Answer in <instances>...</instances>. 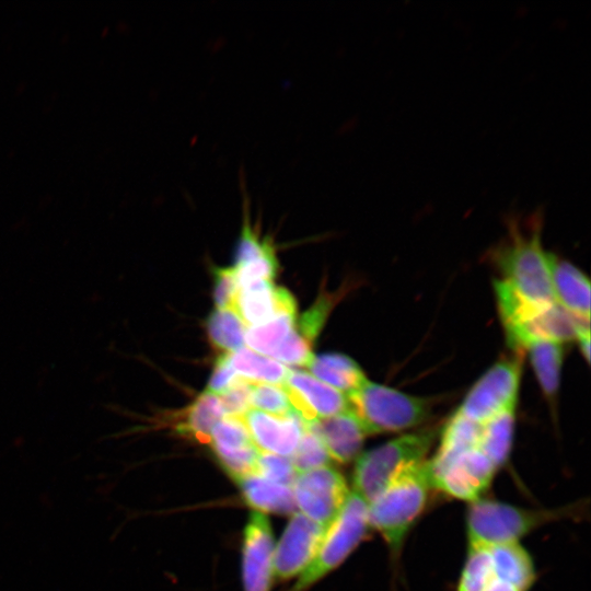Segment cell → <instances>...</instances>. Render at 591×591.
Here are the masks:
<instances>
[{"label": "cell", "mask_w": 591, "mask_h": 591, "mask_svg": "<svg viewBox=\"0 0 591 591\" xmlns=\"http://www.w3.org/2000/svg\"><path fill=\"white\" fill-rule=\"evenodd\" d=\"M508 233L490 255L501 274L495 294L503 327L554 302L549 252L542 244L543 211L506 218Z\"/></svg>", "instance_id": "1"}, {"label": "cell", "mask_w": 591, "mask_h": 591, "mask_svg": "<svg viewBox=\"0 0 591 591\" xmlns=\"http://www.w3.org/2000/svg\"><path fill=\"white\" fill-rule=\"evenodd\" d=\"M432 489L426 459L398 471L368 503L369 526L382 535L392 555L402 551Z\"/></svg>", "instance_id": "2"}, {"label": "cell", "mask_w": 591, "mask_h": 591, "mask_svg": "<svg viewBox=\"0 0 591 591\" xmlns=\"http://www.w3.org/2000/svg\"><path fill=\"white\" fill-rule=\"evenodd\" d=\"M573 505L556 509H528L480 498L470 503L466 518L468 547L520 543L542 525L572 517Z\"/></svg>", "instance_id": "3"}, {"label": "cell", "mask_w": 591, "mask_h": 591, "mask_svg": "<svg viewBox=\"0 0 591 591\" xmlns=\"http://www.w3.org/2000/svg\"><path fill=\"white\" fill-rule=\"evenodd\" d=\"M349 409L367 434L402 432L420 426L432 410V399L406 394L368 379L347 395Z\"/></svg>", "instance_id": "4"}, {"label": "cell", "mask_w": 591, "mask_h": 591, "mask_svg": "<svg viewBox=\"0 0 591 591\" xmlns=\"http://www.w3.org/2000/svg\"><path fill=\"white\" fill-rule=\"evenodd\" d=\"M438 436L433 427L401 434L361 453L352 475V490L369 503L403 467L426 460Z\"/></svg>", "instance_id": "5"}, {"label": "cell", "mask_w": 591, "mask_h": 591, "mask_svg": "<svg viewBox=\"0 0 591 591\" xmlns=\"http://www.w3.org/2000/svg\"><path fill=\"white\" fill-rule=\"evenodd\" d=\"M368 526V503L351 490L341 511L327 528L314 559L291 591H304L339 566L363 538Z\"/></svg>", "instance_id": "6"}, {"label": "cell", "mask_w": 591, "mask_h": 591, "mask_svg": "<svg viewBox=\"0 0 591 591\" xmlns=\"http://www.w3.org/2000/svg\"><path fill=\"white\" fill-rule=\"evenodd\" d=\"M522 372V354L499 359L470 389L455 412L485 424L496 415L515 408Z\"/></svg>", "instance_id": "7"}, {"label": "cell", "mask_w": 591, "mask_h": 591, "mask_svg": "<svg viewBox=\"0 0 591 591\" xmlns=\"http://www.w3.org/2000/svg\"><path fill=\"white\" fill-rule=\"evenodd\" d=\"M432 487L445 495L468 501L483 498L497 467L479 448L428 460Z\"/></svg>", "instance_id": "8"}, {"label": "cell", "mask_w": 591, "mask_h": 591, "mask_svg": "<svg viewBox=\"0 0 591 591\" xmlns=\"http://www.w3.org/2000/svg\"><path fill=\"white\" fill-rule=\"evenodd\" d=\"M300 513L326 528L350 494L344 476L331 466L299 473L291 486Z\"/></svg>", "instance_id": "9"}, {"label": "cell", "mask_w": 591, "mask_h": 591, "mask_svg": "<svg viewBox=\"0 0 591 591\" xmlns=\"http://www.w3.org/2000/svg\"><path fill=\"white\" fill-rule=\"evenodd\" d=\"M582 320L557 302L526 316L513 325L503 327L507 341L514 352L523 354V346L531 339H547L561 344L577 339L578 334L590 327Z\"/></svg>", "instance_id": "10"}, {"label": "cell", "mask_w": 591, "mask_h": 591, "mask_svg": "<svg viewBox=\"0 0 591 591\" xmlns=\"http://www.w3.org/2000/svg\"><path fill=\"white\" fill-rule=\"evenodd\" d=\"M327 528L297 512L274 551L273 572L278 579L299 573L314 559Z\"/></svg>", "instance_id": "11"}, {"label": "cell", "mask_w": 591, "mask_h": 591, "mask_svg": "<svg viewBox=\"0 0 591 591\" xmlns=\"http://www.w3.org/2000/svg\"><path fill=\"white\" fill-rule=\"evenodd\" d=\"M282 386L293 409L302 417L305 424L332 417L349 409L346 394L304 371L289 370Z\"/></svg>", "instance_id": "12"}, {"label": "cell", "mask_w": 591, "mask_h": 591, "mask_svg": "<svg viewBox=\"0 0 591 591\" xmlns=\"http://www.w3.org/2000/svg\"><path fill=\"white\" fill-rule=\"evenodd\" d=\"M209 442L217 460L234 480L255 473L259 450L242 418L220 419L211 429Z\"/></svg>", "instance_id": "13"}, {"label": "cell", "mask_w": 591, "mask_h": 591, "mask_svg": "<svg viewBox=\"0 0 591 591\" xmlns=\"http://www.w3.org/2000/svg\"><path fill=\"white\" fill-rule=\"evenodd\" d=\"M274 537L269 520L258 511L250 514L243 534L244 591H268L274 560Z\"/></svg>", "instance_id": "14"}, {"label": "cell", "mask_w": 591, "mask_h": 591, "mask_svg": "<svg viewBox=\"0 0 591 591\" xmlns=\"http://www.w3.org/2000/svg\"><path fill=\"white\" fill-rule=\"evenodd\" d=\"M242 420L259 451L289 457L296 452L306 427L296 410L278 417L250 409Z\"/></svg>", "instance_id": "15"}, {"label": "cell", "mask_w": 591, "mask_h": 591, "mask_svg": "<svg viewBox=\"0 0 591 591\" xmlns=\"http://www.w3.org/2000/svg\"><path fill=\"white\" fill-rule=\"evenodd\" d=\"M245 325H260L279 313H294L297 304L293 296L273 281H252L239 286L232 306Z\"/></svg>", "instance_id": "16"}, {"label": "cell", "mask_w": 591, "mask_h": 591, "mask_svg": "<svg viewBox=\"0 0 591 591\" xmlns=\"http://www.w3.org/2000/svg\"><path fill=\"white\" fill-rule=\"evenodd\" d=\"M306 428L321 439L329 457L339 463L357 459L368 436L350 409L332 417L316 419L306 424Z\"/></svg>", "instance_id": "17"}, {"label": "cell", "mask_w": 591, "mask_h": 591, "mask_svg": "<svg viewBox=\"0 0 591 591\" xmlns=\"http://www.w3.org/2000/svg\"><path fill=\"white\" fill-rule=\"evenodd\" d=\"M555 300L573 315L590 321V281L573 264L549 253Z\"/></svg>", "instance_id": "18"}, {"label": "cell", "mask_w": 591, "mask_h": 591, "mask_svg": "<svg viewBox=\"0 0 591 591\" xmlns=\"http://www.w3.org/2000/svg\"><path fill=\"white\" fill-rule=\"evenodd\" d=\"M494 576L521 591H529L535 581L534 563L520 543L488 547Z\"/></svg>", "instance_id": "19"}, {"label": "cell", "mask_w": 591, "mask_h": 591, "mask_svg": "<svg viewBox=\"0 0 591 591\" xmlns=\"http://www.w3.org/2000/svg\"><path fill=\"white\" fill-rule=\"evenodd\" d=\"M528 352L540 387L549 402H555L560 386L564 344L547 339H531L522 349Z\"/></svg>", "instance_id": "20"}, {"label": "cell", "mask_w": 591, "mask_h": 591, "mask_svg": "<svg viewBox=\"0 0 591 591\" xmlns=\"http://www.w3.org/2000/svg\"><path fill=\"white\" fill-rule=\"evenodd\" d=\"M245 501L258 512L292 513L296 509L292 488L271 482L257 473L235 480Z\"/></svg>", "instance_id": "21"}, {"label": "cell", "mask_w": 591, "mask_h": 591, "mask_svg": "<svg viewBox=\"0 0 591 591\" xmlns=\"http://www.w3.org/2000/svg\"><path fill=\"white\" fill-rule=\"evenodd\" d=\"M308 368L321 382L346 395L356 391L367 380L360 366L339 352L314 356Z\"/></svg>", "instance_id": "22"}, {"label": "cell", "mask_w": 591, "mask_h": 591, "mask_svg": "<svg viewBox=\"0 0 591 591\" xmlns=\"http://www.w3.org/2000/svg\"><path fill=\"white\" fill-rule=\"evenodd\" d=\"M223 410L218 395L205 391L184 410L176 424L183 436L209 442L212 427L221 419Z\"/></svg>", "instance_id": "23"}, {"label": "cell", "mask_w": 591, "mask_h": 591, "mask_svg": "<svg viewBox=\"0 0 591 591\" xmlns=\"http://www.w3.org/2000/svg\"><path fill=\"white\" fill-rule=\"evenodd\" d=\"M515 408L507 409L482 425L479 449L497 467L508 460L514 433Z\"/></svg>", "instance_id": "24"}, {"label": "cell", "mask_w": 591, "mask_h": 591, "mask_svg": "<svg viewBox=\"0 0 591 591\" xmlns=\"http://www.w3.org/2000/svg\"><path fill=\"white\" fill-rule=\"evenodd\" d=\"M206 329L210 344L222 354H232L244 345L246 325L233 308L213 310Z\"/></svg>", "instance_id": "25"}, {"label": "cell", "mask_w": 591, "mask_h": 591, "mask_svg": "<svg viewBox=\"0 0 591 591\" xmlns=\"http://www.w3.org/2000/svg\"><path fill=\"white\" fill-rule=\"evenodd\" d=\"M229 356L235 372L252 382L282 385L289 372V369L279 361L248 348L242 347Z\"/></svg>", "instance_id": "26"}, {"label": "cell", "mask_w": 591, "mask_h": 591, "mask_svg": "<svg viewBox=\"0 0 591 591\" xmlns=\"http://www.w3.org/2000/svg\"><path fill=\"white\" fill-rule=\"evenodd\" d=\"M482 425L454 413L444 425L436 456H448L479 448Z\"/></svg>", "instance_id": "27"}, {"label": "cell", "mask_w": 591, "mask_h": 591, "mask_svg": "<svg viewBox=\"0 0 591 591\" xmlns=\"http://www.w3.org/2000/svg\"><path fill=\"white\" fill-rule=\"evenodd\" d=\"M294 325V313H279L264 324L246 328L244 343L260 355L271 356Z\"/></svg>", "instance_id": "28"}, {"label": "cell", "mask_w": 591, "mask_h": 591, "mask_svg": "<svg viewBox=\"0 0 591 591\" xmlns=\"http://www.w3.org/2000/svg\"><path fill=\"white\" fill-rule=\"evenodd\" d=\"M493 578L488 548L468 547L456 591H486Z\"/></svg>", "instance_id": "29"}, {"label": "cell", "mask_w": 591, "mask_h": 591, "mask_svg": "<svg viewBox=\"0 0 591 591\" xmlns=\"http://www.w3.org/2000/svg\"><path fill=\"white\" fill-rule=\"evenodd\" d=\"M250 403L257 410L278 417L287 416L294 410L282 385L252 382Z\"/></svg>", "instance_id": "30"}, {"label": "cell", "mask_w": 591, "mask_h": 591, "mask_svg": "<svg viewBox=\"0 0 591 591\" xmlns=\"http://www.w3.org/2000/svg\"><path fill=\"white\" fill-rule=\"evenodd\" d=\"M297 473L329 466V457L321 439L305 427L298 448L291 456Z\"/></svg>", "instance_id": "31"}, {"label": "cell", "mask_w": 591, "mask_h": 591, "mask_svg": "<svg viewBox=\"0 0 591 591\" xmlns=\"http://www.w3.org/2000/svg\"><path fill=\"white\" fill-rule=\"evenodd\" d=\"M336 302V294L322 292L316 301L302 313L296 331L312 344L321 333Z\"/></svg>", "instance_id": "32"}, {"label": "cell", "mask_w": 591, "mask_h": 591, "mask_svg": "<svg viewBox=\"0 0 591 591\" xmlns=\"http://www.w3.org/2000/svg\"><path fill=\"white\" fill-rule=\"evenodd\" d=\"M255 473L260 476L291 487L298 473L291 457L259 451Z\"/></svg>", "instance_id": "33"}, {"label": "cell", "mask_w": 591, "mask_h": 591, "mask_svg": "<svg viewBox=\"0 0 591 591\" xmlns=\"http://www.w3.org/2000/svg\"><path fill=\"white\" fill-rule=\"evenodd\" d=\"M310 341L293 328L277 347L271 357L289 366L309 367L314 357Z\"/></svg>", "instance_id": "34"}, {"label": "cell", "mask_w": 591, "mask_h": 591, "mask_svg": "<svg viewBox=\"0 0 591 591\" xmlns=\"http://www.w3.org/2000/svg\"><path fill=\"white\" fill-rule=\"evenodd\" d=\"M252 381L239 376L230 387L221 393L220 403L223 415L242 418L250 410Z\"/></svg>", "instance_id": "35"}, {"label": "cell", "mask_w": 591, "mask_h": 591, "mask_svg": "<svg viewBox=\"0 0 591 591\" xmlns=\"http://www.w3.org/2000/svg\"><path fill=\"white\" fill-rule=\"evenodd\" d=\"M233 268L236 271L239 286L258 280L273 281L278 270L276 250L255 260Z\"/></svg>", "instance_id": "36"}, {"label": "cell", "mask_w": 591, "mask_h": 591, "mask_svg": "<svg viewBox=\"0 0 591 591\" xmlns=\"http://www.w3.org/2000/svg\"><path fill=\"white\" fill-rule=\"evenodd\" d=\"M237 290L236 271L232 266L213 268V301L216 309L232 308Z\"/></svg>", "instance_id": "37"}, {"label": "cell", "mask_w": 591, "mask_h": 591, "mask_svg": "<svg viewBox=\"0 0 591 591\" xmlns=\"http://www.w3.org/2000/svg\"><path fill=\"white\" fill-rule=\"evenodd\" d=\"M230 354H221L213 367V371L207 385V392L221 394L239 378L230 362Z\"/></svg>", "instance_id": "38"}, {"label": "cell", "mask_w": 591, "mask_h": 591, "mask_svg": "<svg viewBox=\"0 0 591 591\" xmlns=\"http://www.w3.org/2000/svg\"><path fill=\"white\" fill-rule=\"evenodd\" d=\"M576 341L579 345V349L581 350V354H582L583 358L586 359V361L589 362V359H590V327L581 331L578 334Z\"/></svg>", "instance_id": "39"}, {"label": "cell", "mask_w": 591, "mask_h": 591, "mask_svg": "<svg viewBox=\"0 0 591 591\" xmlns=\"http://www.w3.org/2000/svg\"><path fill=\"white\" fill-rule=\"evenodd\" d=\"M486 591H521V590H519L518 588H515L514 586L508 582L497 579L494 576Z\"/></svg>", "instance_id": "40"}]
</instances>
